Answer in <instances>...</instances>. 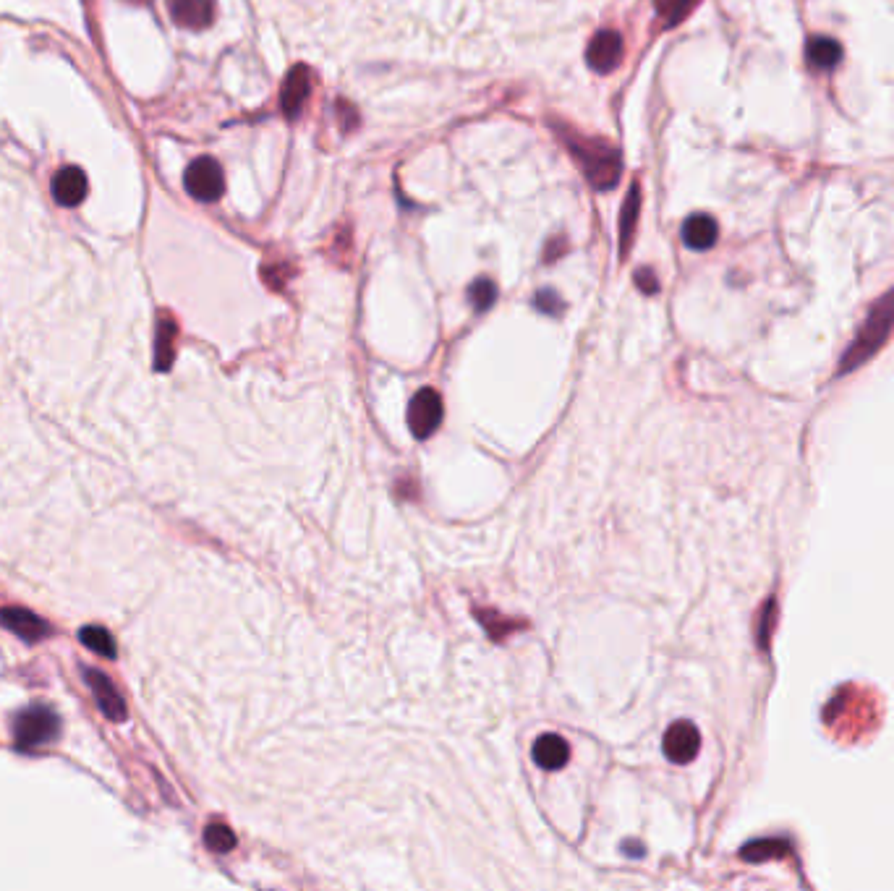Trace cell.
<instances>
[{
    "instance_id": "obj_1",
    "label": "cell",
    "mask_w": 894,
    "mask_h": 891,
    "mask_svg": "<svg viewBox=\"0 0 894 891\" xmlns=\"http://www.w3.org/2000/svg\"><path fill=\"white\" fill-rule=\"evenodd\" d=\"M557 136L563 139L565 147L570 149V155L576 157V162L581 165V170L586 173L589 183L599 191L615 189L617 181H620V170H623V160H620V152L617 147H612L610 142L604 139H594V136H581L578 131H573L570 126H560Z\"/></svg>"
},
{
    "instance_id": "obj_2",
    "label": "cell",
    "mask_w": 894,
    "mask_h": 891,
    "mask_svg": "<svg viewBox=\"0 0 894 891\" xmlns=\"http://www.w3.org/2000/svg\"><path fill=\"white\" fill-rule=\"evenodd\" d=\"M892 327H894V291H889L887 296L881 298L879 304L871 309L866 324H863L861 332H858V338H855V343L850 345V351H847L845 358H842V374L855 369V366H861L866 358L874 356V353L881 348V343L889 338Z\"/></svg>"
},
{
    "instance_id": "obj_3",
    "label": "cell",
    "mask_w": 894,
    "mask_h": 891,
    "mask_svg": "<svg viewBox=\"0 0 894 891\" xmlns=\"http://www.w3.org/2000/svg\"><path fill=\"white\" fill-rule=\"evenodd\" d=\"M58 729H61V722H58V716L53 711L45 709V706H29L16 716L14 743L16 748L29 753V750L53 743L58 737Z\"/></svg>"
},
{
    "instance_id": "obj_4",
    "label": "cell",
    "mask_w": 894,
    "mask_h": 891,
    "mask_svg": "<svg viewBox=\"0 0 894 891\" xmlns=\"http://www.w3.org/2000/svg\"><path fill=\"white\" fill-rule=\"evenodd\" d=\"M442 398L440 392L432 390V387H421L414 395L411 405H408V426H411V434L416 439H427L437 432V426L442 424Z\"/></svg>"
},
{
    "instance_id": "obj_5",
    "label": "cell",
    "mask_w": 894,
    "mask_h": 891,
    "mask_svg": "<svg viewBox=\"0 0 894 891\" xmlns=\"http://www.w3.org/2000/svg\"><path fill=\"white\" fill-rule=\"evenodd\" d=\"M186 189L199 202H215L225 189L223 170L212 157H199L186 170Z\"/></svg>"
},
{
    "instance_id": "obj_6",
    "label": "cell",
    "mask_w": 894,
    "mask_h": 891,
    "mask_svg": "<svg viewBox=\"0 0 894 891\" xmlns=\"http://www.w3.org/2000/svg\"><path fill=\"white\" fill-rule=\"evenodd\" d=\"M623 37L612 29H604L589 42V50H586V63L594 68L596 74H610L615 71L620 63H623Z\"/></svg>"
},
{
    "instance_id": "obj_7",
    "label": "cell",
    "mask_w": 894,
    "mask_h": 891,
    "mask_svg": "<svg viewBox=\"0 0 894 891\" xmlns=\"http://www.w3.org/2000/svg\"><path fill=\"white\" fill-rule=\"evenodd\" d=\"M701 748V735L691 722H675L664 735V756L672 763H691Z\"/></svg>"
},
{
    "instance_id": "obj_8",
    "label": "cell",
    "mask_w": 894,
    "mask_h": 891,
    "mask_svg": "<svg viewBox=\"0 0 894 891\" xmlns=\"http://www.w3.org/2000/svg\"><path fill=\"white\" fill-rule=\"evenodd\" d=\"M309 95H312V74L306 66H296L285 76L283 95H280V108H283L285 118H298Z\"/></svg>"
},
{
    "instance_id": "obj_9",
    "label": "cell",
    "mask_w": 894,
    "mask_h": 891,
    "mask_svg": "<svg viewBox=\"0 0 894 891\" xmlns=\"http://www.w3.org/2000/svg\"><path fill=\"white\" fill-rule=\"evenodd\" d=\"M0 625L19 635V638H24L27 643L42 641V638L50 633L48 622L34 615V612H29V609L19 607L0 609Z\"/></svg>"
},
{
    "instance_id": "obj_10",
    "label": "cell",
    "mask_w": 894,
    "mask_h": 891,
    "mask_svg": "<svg viewBox=\"0 0 894 891\" xmlns=\"http://www.w3.org/2000/svg\"><path fill=\"white\" fill-rule=\"evenodd\" d=\"M84 677H87L89 688L95 693L97 706L102 709V714L113 719V722H123L126 719V703H123L121 693L116 690V685L110 682V677H105L97 669H84Z\"/></svg>"
},
{
    "instance_id": "obj_11",
    "label": "cell",
    "mask_w": 894,
    "mask_h": 891,
    "mask_svg": "<svg viewBox=\"0 0 894 891\" xmlns=\"http://www.w3.org/2000/svg\"><path fill=\"white\" fill-rule=\"evenodd\" d=\"M531 753H534L536 766H542L544 771H560L570 761V745L560 735H542L534 743Z\"/></svg>"
},
{
    "instance_id": "obj_12",
    "label": "cell",
    "mask_w": 894,
    "mask_h": 891,
    "mask_svg": "<svg viewBox=\"0 0 894 891\" xmlns=\"http://www.w3.org/2000/svg\"><path fill=\"white\" fill-rule=\"evenodd\" d=\"M168 6L173 19L189 29H204L207 24H212V16H215L212 0H168Z\"/></svg>"
},
{
    "instance_id": "obj_13",
    "label": "cell",
    "mask_w": 894,
    "mask_h": 891,
    "mask_svg": "<svg viewBox=\"0 0 894 891\" xmlns=\"http://www.w3.org/2000/svg\"><path fill=\"white\" fill-rule=\"evenodd\" d=\"M806 61L811 71H819V74L834 71L842 61V45L832 37H813L806 48Z\"/></svg>"
},
{
    "instance_id": "obj_14",
    "label": "cell",
    "mask_w": 894,
    "mask_h": 891,
    "mask_svg": "<svg viewBox=\"0 0 894 891\" xmlns=\"http://www.w3.org/2000/svg\"><path fill=\"white\" fill-rule=\"evenodd\" d=\"M717 236H719V228H717V220H714V217L693 215L685 220L683 241L688 249H693V251L712 249L714 243H717Z\"/></svg>"
},
{
    "instance_id": "obj_15",
    "label": "cell",
    "mask_w": 894,
    "mask_h": 891,
    "mask_svg": "<svg viewBox=\"0 0 894 891\" xmlns=\"http://www.w3.org/2000/svg\"><path fill=\"white\" fill-rule=\"evenodd\" d=\"M638 207H641V186L633 183L628 196H625L623 215H620V254H623V257H628L630 241H633V233H636Z\"/></svg>"
},
{
    "instance_id": "obj_16",
    "label": "cell",
    "mask_w": 894,
    "mask_h": 891,
    "mask_svg": "<svg viewBox=\"0 0 894 891\" xmlns=\"http://www.w3.org/2000/svg\"><path fill=\"white\" fill-rule=\"evenodd\" d=\"M79 641L87 648H92L95 654L105 656V659H116V643H113V635L105 628H97V625H87V628L79 630Z\"/></svg>"
},
{
    "instance_id": "obj_17",
    "label": "cell",
    "mask_w": 894,
    "mask_h": 891,
    "mask_svg": "<svg viewBox=\"0 0 894 891\" xmlns=\"http://www.w3.org/2000/svg\"><path fill=\"white\" fill-rule=\"evenodd\" d=\"M82 189H84V178L79 170L68 168L63 170L61 176L55 178V194L61 199L63 204H76L82 199Z\"/></svg>"
},
{
    "instance_id": "obj_18",
    "label": "cell",
    "mask_w": 894,
    "mask_h": 891,
    "mask_svg": "<svg viewBox=\"0 0 894 891\" xmlns=\"http://www.w3.org/2000/svg\"><path fill=\"white\" fill-rule=\"evenodd\" d=\"M468 301L474 304L476 311H487L497 301V285L492 280H487V277H479L468 288Z\"/></svg>"
},
{
    "instance_id": "obj_19",
    "label": "cell",
    "mask_w": 894,
    "mask_h": 891,
    "mask_svg": "<svg viewBox=\"0 0 894 891\" xmlns=\"http://www.w3.org/2000/svg\"><path fill=\"white\" fill-rule=\"evenodd\" d=\"M204 844L212 852H231L236 847V834L225 824H210L204 831Z\"/></svg>"
},
{
    "instance_id": "obj_20",
    "label": "cell",
    "mask_w": 894,
    "mask_h": 891,
    "mask_svg": "<svg viewBox=\"0 0 894 891\" xmlns=\"http://www.w3.org/2000/svg\"><path fill=\"white\" fill-rule=\"evenodd\" d=\"M534 306L539 311H542V314H547V317H560V314H563V311H565L563 298L557 296V293H552V291H539V293H536Z\"/></svg>"
},
{
    "instance_id": "obj_21",
    "label": "cell",
    "mask_w": 894,
    "mask_h": 891,
    "mask_svg": "<svg viewBox=\"0 0 894 891\" xmlns=\"http://www.w3.org/2000/svg\"><path fill=\"white\" fill-rule=\"evenodd\" d=\"M698 0H670V3H664V11H667V27H675L680 19H683L693 6H696Z\"/></svg>"
},
{
    "instance_id": "obj_22",
    "label": "cell",
    "mask_w": 894,
    "mask_h": 891,
    "mask_svg": "<svg viewBox=\"0 0 894 891\" xmlns=\"http://www.w3.org/2000/svg\"><path fill=\"white\" fill-rule=\"evenodd\" d=\"M636 285H638V288H641V291H644V293H649V296H651V293H657V291H659V280H657V275H654V272H651V270H646V267H644V270H638V272H636Z\"/></svg>"
},
{
    "instance_id": "obj_23",
    "label": "cell",
    "mask_w": 894,
    "mask_h": 891,
    "mask_svg": "<svg viewBox=\"0 0 894 891\" xmlns=\"http://www.w3.org/2000/svg\"><path fill=\"white\" fill-rule=\"evenodd\" d=\"M623 852H625V855H628V858H641V855H644V844L625 842L623 844Z\"/></svg>"
}]
</instances>
